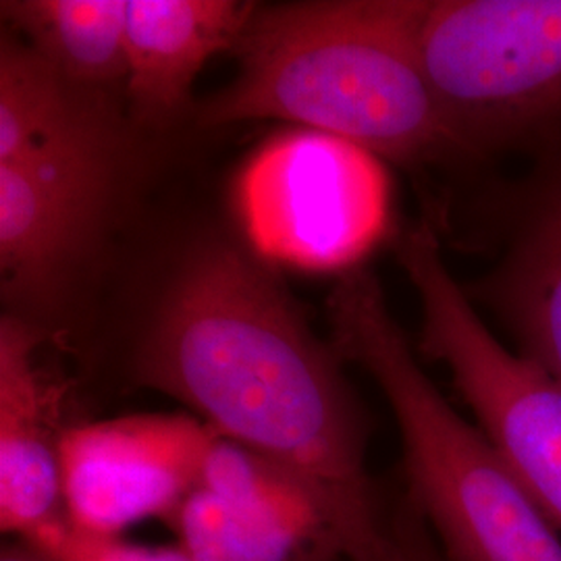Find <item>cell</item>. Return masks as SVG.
Instances as JSON below:
<instances>
[{"mask_svg":"<svg viewBox=\"0 0 561 561\" xmlns=\"http://www.w3.org/2000/svg\"><path fill=\"white\" fill-rule=\"evenodd\" d=\"M131 379L314 484L345 561H400L366 470L368 426L341 358L254 259L215 243L183 262L141 333Z\"/></svg>","mask_w":561,"mask_h":561,"instance_id":"obj_1","label":"cell"},{"mask_svg":"<svg viewBox=\"0 0 561 561\" xmlns=\"http://www.w3.org/2000/svg\"><path fill=\"white\" fill-rule=\"evenodd\" d=\"M426 0H319L254 11L240 69L204 102L201 125L277 119L352 141L381 161L468 154L421 59Z\"/></svg>","mask_w":561,"mask_h":561,"instance_id":"obj_2","label":"cell"},{"mask_svg":"<svg viewBox=\"0 0 561 561\" xmlns=\"http://www.w3.org/2000/svg\"><path fill=\"white\" fill-rule=\"evenodd\" d=\"M331 345L379 385L403 449L408 497L447 561H561V533L500 451L426 377L381 285L354 271L327 301Z\"/></svg>","mask_w":561,"mask_h":561,"instance_id":"obj_3","label":"cell"},{"mask_svg":"<svg viewBox=\"0 0 561 561\" xmlns=\"http://www.w3.org/2000/svg\"><path fill=\"white\" fill-rule=\"evenodd\" d=\"M396 250L421 301L419 352L447 368L477 426L561 533V382L489 331L426 222Z\"/></svg>","mask_w":561,"mask_h":561,"instance_id":"obj_4","label":"cell"},{"mask_svg":"<svg viewBox=\"0 0 561 561\" xmlns=\"http://www.w3.org/2000/svg\"><path fill=\"white\" fill-rule=\"evenodd\" d=\"M419 44L468 154L561 123V0H426Z\"/></svg>","mask_w":561,"mask_h":561,"instance_id":"obj_5","label":"cell"},{"mask_svg":"<svg viewBox=\"0 0 561 561\" xmlns=\"http://www.w3.org/2000/svg\"><path fill=\"white\" fill-rule=\"evenodd\" d=\"M236 204L261 256L310 271L352 266L391 225L381 159L312 129L266 141L241 171Z\"/></svg>","mask_w":561,"mask_h":561,"instance_id":"obj_6","label":"cell"},{"mask_svg":"<svg viewBox=\"0 0 561 561\" xmlns=\"http://www.w3.org/2000/svg\"><path fill=\"white\" fill-rule=\"evenodd\" d=\"M164 522L194 561L345 560L314 484L217 433L201 479Z\"/></svg>","mask_w":561,"mask_h":561,"instance_id":"obj_7","label":"cell"},{"mask_svg":"<svg viewBox=\"0 0 561 561\" xmlns=\"http://www.w3.org/2000/svg\"><path fill=\"white\" fill-rule=\"evenodd\" d=\"M215 431L187 416H127L65 431V516L85 533L121 537L167 520L201 479Z\"/></svg>","mask_w":561,"mask_h":561,"instance_id":"obj_8","label":"cell"},{"mask_svg":"<svg viewBox=\"0 0 561 561\" xmlns=\"http://www.w3.org/2000/svg\"><path fill=\"white\" fill-rule=\"evenodd\" d=\"M44 333L20 317L0 321V526L27 537L67 518L57 385L38 362Z\"/></svg>","mask_w":561,"mask_h":561,"instance_id":"obj_9","label":"cell"},{"mask_svg":"<svg viewBox=\"0 0 561 561\" xmlns=\"http://www.w3.org/2000/svg\"><path fill=\"white\" fill-rule=\"evenodd\" d=\"M113 164H0V266L21 294H42L81 252L101 219Z\"/></svg>","mask_w":561,"mask_h":561,"instance_id":"obj_10","label":"cell"},{"mask_svg":"<svg viewBox=\"0 0 561 561\" xmlns=\"http://www.w3.org/2000/svg\"><path fill=\"white\" fill-rule=\"evenodd\" d=\"M117 129L94 90L62 78L13 32L0 44V164H113Z\"/></svg>","mask_w":561,"mask_h":561,"instance_id":"obj_11","label":"cell"},{"mask_svg":"<svg viewBox=\"0 0 561 561\" xmlns=\"http://www.w3.org/2000/svg\"><path fill=\"white\" fill-rule=\"evenodd\" d=\"M256 11L240 0H127V96L140 119H171L202 67L236 48Z\"/></svg>","mask_w":561,"mask_h":561,"instance_id":"obj_12","label":"cell"},{"mask_svg":"<svg viewBox=\"0 0 561 561\" xmlns=\"http://www.w3.org/2000/svg\"><path fill=\"white\" fill-rule=\"evenodd\" d=\"M477 296L505 324L516 352L561 382V169L470 298Z\"/></svg>","mask_w":561,"mask_h":561,"instance_id":"obj_13","label":"cell"},{"mask_svg":"<svg viewBox=\"0 0 561 561\" xmlns=\"http://www.w3.org/2000/svg\"><path fill=\"white\" fill-rule=\"evenodd\" d=\"M2 18L76 85L101 92L127 76V0H9Z\"/></svg>","mask_w":561,"mask_h":561,"instance_id":"obj_14","label":"cell"},{"mask_svg":"<svg viewBox=\"0 0 561 561\" xmlns=\"http://www.w3.org/2000/svg\"><path fill=\"white\" fill-rule=\"evenodd\" d=\"M55 561H194L180 545H140L123 537L85 533L67 518L44 524L21 537Z\"/></svg>","mask_w":561,"mask_h":561,"instance_id":"obj_15","label":"cell"},{"mask_svg":"<svg viewBox=\"0 0 561 561\" xmlns=\"http://www.w3.org/2000/svg\"><path fill=\"white\" fill-rule=\"evenodd\" d=\"M391 533L400 561H447L419 512L410 503H401L393 512Z\"/></svg>","mask_w":561,"mask_h":561,"instance_id":"obj_16","label":"cell"},{"mask_svg":"<svg viewBox=\"0 0 561 561\" xmlns=\"http://www.w3.org/2000/svg\"><path fill=\"white\" fill-rule=\"evenodd\" d=\"M0 561H55L50 556H46L38 547H34L32 542L25 539L9 542L2 547Z\"/></svg>","mask_w":561,"mask_h":561,"instance_id":"obj_17","label":"cell"}]
</instances>
